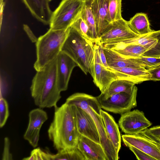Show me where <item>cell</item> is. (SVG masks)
<instances>
[{"instance_id": "7402d4cb", "label": "cell", "mask_w": 160, "mask_h": 160, "mask_svg": "<svg viewBox=\"0 0 160 160\" xmlns=\"http://www.w3.org/2000/svg\"><path fill=\"white\" fill-rule=\"evenodd\" d=\"M131 29L139 35L152 32L147 14L143 12L137 13L128 21Z\"/></svg>"}, {"instance_id": "74e56055", "label": "cell", "mask_w": 160, "mask_h": 160, "mask_svg": "<svg viewBox=\"0 0 160 160\" xmlns=\"http://www.w3.org/2000/svg\"><path fill=\"white\" fill-rule=\"evenodd\" d=\"M85 1L91 2L92 0H84Z\"/></svg>"}, {"instance_id": "603a6c76", "label": "cell", "mask_w": 160, "mask_h": 160, "mask_svg": "<svg viewBox=\"0 0 160 160\" xmlns=\"http://www.w3.org/2000/svg\"><path fill=\"white\" fill-rule=\"evenodd\" d=\"M80 16L88 25L91 38L95 43L98 40L95 19L91 7L90 2L84 0Z\"/></svg>"}, {"instance_id": "9a60e30c", "label": "cell", "mask_w": 160, "mask_h": 160, "mask_svg": "<svg viewBox=\"0 0 160 160\" xmlns=\"http://www.w3.org/2000/svg\"><path fill=\"white\" fill-rule=\"evenodd\" d=\"M124 144L132 146L146 153L156 159L160 160V151L148 138L141 134H125L121 136Z\"/></svg>"}, {"instance_id": "f1b7e54d", "label": "cell", "mask_w": 160, "mask_h": 160, "mask_svg": "<svg viewBox=\"0 0 160 160\" xmlns=\"http://www.w3.org/2000/svg\"><path fill=\"white\" fill-rule=\"evenodd\" d=\"M52 154L43 151L39 147L32 150L30 156L24 158L23 160H51Z\"/></svg>"}, {"instance_id": "cb8c5ba5", "label": "cell", "mask_w": 160, "mask_h": 160, "mask_svg": "<svg viewBox=\"0 0 160 160\" xmlns=\"http://www.w3.org/2000/svg\"><path fill=\"white\" fill-rule=\"evenodd\" d=\"M110 67L119 72L130 76L137 80L140 84L143 82L150 80V74L146 68Z\"/></svg>"}, {"instance_id": "836d02e7", "label": "cell", "mask_w": 160, "mask_h": 160, "mask_svg": "<svg viewBox=\"0 0 160 160\" xmlns=\"http://www.w3.org/2000/svg\"><path fill=\"white\" fill-rule=\"evenodd\" d=\"M150 74V81H160V65L147 69Z\"/></svg>"}, {"instance_id": "ffe728a7", "label": "cell", "mask_w": 160, "mask_h": 160, "mask_svg": "<svg viewBox=\"0 0 160 160\" xmlns=\"http://www.w3.org/2000/svg\"><path fill=\"white\" fill-rule=\"evenodd\" d=\"M103 49L107 63L110 67L146 68L131 58H125L114 51L103 47Z\"/></svg>"}, {"instance_id": "8fae6325", "label": "cell", "mask_w": 160, "mask_h": 160, "mask_svg": "<svg viewBox=\"0 0 160 160\" xmlns=\"http://www.w3.org/2000/svg\"><path fill=\"white\" fill-rule=\"evenodd\" d=\"M71 105L74 111L77 128L79 134L100 144L98 132L91 116L81 108L74 104Z\"/></svg>"}, {"instance_id": "d4e9b609", "label": "cell", "mask_w": 160, "mask_h": 160, "mask_svg": "<svg viewBox=\"0 0 160 160\" xmlns=\"http://www.w3.org/2000/svg\"><path fill=\"white\" fill-rule=\"evenodd\" d=\"M86 160V158L77 147L67 149L55 154H52L51 160Z\"/></svg>"}, {"instance_id": "83f0119b", "label": "cell", "mask_w": 160, "mask_h": 160, "mask_svg": "<svg viewBox=\"0 0 160 160\" xmlns=\"http://www.w3.org/2000/svg\"><path fill=\"white\" fill-rule=\"evenodd\" d=\"M130 58L136 62L143 65L147 69L160 65V58L139 56Z\"/></svg>"}, {"instance_id": "f546056e", "label": "cell", "mask_w": 160, "mask_h": 160, "mask_svg": "<svg viewBox=\"0 0 160 160\" xmlns=\"http://www.w3.org/2000/svg\"><path fill=\"white\" fill-rule=\"evenodd\" d=\"M9 116L8 105L6 100L1 97L0 99V127L5 125Z\"/></svg>"}, {"instance_id": "4dcf8cb0", "label": "cell", "mask_w": 160, "mask_h": 160, "mask_svg": "<svg viewBox=\"0 0 160 160\" xmlns=\"http://www.w3.org/2000/svg\"><path fill=\"white\" fill-rule=\"evenodd\" d=\"M128 147L134 154L138 160H156L153 157L134 147L132 146Z\"/></svg>"}, {"instance_id": "ab89813d", "label": "cell", "mask_w": 160, "mask_h": 160, "mask_svg": "<svg viewBox=\"0 0 160 160\" xmlns=\"http://www.w3.org/2000/svg\"></svg>"}, {"instance_id": "52a82bcc", "label": "cell", "mask_w": 160, "mask_h": 160, "mask_svg": "<svg viewBox=\"0 0 160 160\" xmlns=\"http://www.w3.org/2000/svg\"><path fill=\"white\" fill-rule=\"evenodd\" d=\"M84 0H62L52 12L50 28L53 30L67 29L80 15Z\"/></svg>"}, {"instance_id": "5b68a950", "label": "cell", "mask_w": 160, "mask_h": 160, "mask_svg": "<svg viewBox=\"0 0 160 160\" xmlns=\"http://www.w3.org/2000/svg\"><path fill=\"white\" fill-rule=\"evenodd\" d=\"M95 43L80 35L70 27L68 36L62 49L70 56L86 74L90 73Z\"/></svg>"}, {"instance_id": "ac0fdd59", "label": "cell", "mask_w": 160, "mask_h": 160, "mask_svg": "<svg viewBox=\"0 0 160 160\" xmlns=\"http://www.w3.org/2000/svg\"><path fill=\"white\" fill-rule=\"evenodd\" d=\"M90 2L99 38L109 24L107 20L108 0H92Z\"/></svg>"}, {"instance_id": "d6a6232c", "label": "cell", "mask_w": 160, "mask_h": 160, "mask_svg": "<svg viewBox=\"0 0 160 160\" xmlns=\"http://www.w3.org/2000/svg\"><path fill=\"white\" fill-rule=\"evenodd\" d=\"M95 43L97 44L98 52L100 60L103 65L108 69L112 70V69L108 64L104 52L102 44L98 40Z\"/></svg>"}, {"instance_id": "6da1fadb", "label": "cell", "mask_w": 160, "mask_h": 160, "mask_svg": "<svg viewBox=\"0 0 160 160\" xmlns=\"http://www.w3.org/2000/svg\"><path fill=\"white\" fill-rule=\"evenodd\" d=\"M54 108L53 118L48 131L53 147L59 152L77 147L80 134L72 105L65 102Z\"/></svg>"}, {"instance_id": "d590c367", "label": "cell", "mask_w": 160, "mask_h": 160, "mask_svg": "<svg viewBox=\"0 0 160 160\" xmlns=\"http://www.w3.org/2000/svg\"><path fill=\"white\" fill-rule=\"evenodd\" d=\"M23 29L32 42H36L38 39L35 36L29 26L27 25L24 24Z\"/></svg>"}, {"instance_id": "e0dca14e", "label": "cell", "mask_w": 160, "mask_h": 160, "mask_svg": "<svg viewBox=\"0 0 160 160\" xmlns=\"http://www.w3.org/2000/svg\"><path fill=\"white\" fill-rule=\"evenodd\" d=\"M22 0L35 18L44 25H49L53 12L49 0Z\"/></svg>"}, {"instance_id": "5bb4252c", "label": "cell", "mask_w": 160, "mask_h": 160, "mask_svg": "<svg viewBox=\"0 0 160 160\" xmlns=\"http://www.w3.org/2000/svg\"><path fill=\"white\" fill-rule=\"evenodd\" d=\"M118 42L140 45L147 50L142 56L160 58V30H153L147 34Z\"/></svg>"}, {"instance_id": "44dd1931", "label": "cell", "mask_w": 160, "mask_h": 160, "mask_svg": "<svg viewBox=\"0 0 160 160\" xmlns=\"http://www.w3.org/2000/svg\"><path fill=\"white\" fill-rule=\"evenodd\" d=\"M135 84L125 79H118L111 83L102 93L96 97L98 99H106L112 96L121 92H131Z\"/></svg>"}, {"instance_id": "8d00e7d4", "label": "cell", "mask_w": 160, "mask_h": 160, "mask_svg": "<svg viewBox=\"0 0 160 160\" xmlns=\"http://www.w3.org/2000/svg\"><path fill=\"white\" fill-rule=\"evenodd\" d=\"M149 131L154 136L160 138V126L153 127L149 129Z\"/></svg>"}, {"instance_id": "7c38bea8", "label": "cell", "mask_w": 160, "mask_h": 160, "mask_svg": "<svg viewBox=\"0 0 160 160\" xmlns=\"http://www.w3.org/2000/svg\"><path fill=\"white\" fill-rule=\"evenodd\" d=\"M29 118L28 126L23 138L35 148L38 145L41 128L48 119V116L45 111L39 108L31 111L29 113Z\"/></svg>"}, {"instance_id": "2e32d148", "label": "cell", "mask_w": 160, "mask_h": 160, "mask_svg": "<svg viewBox=\"0 0 160 160\" xmlns=\"http://www.w3.org/2000/svg\"><path fill=\"white\" fill-rule=\"evenodd\" d=\"M77 147L86 160H107L101 144L86 137L80 134Z\"/></svg>"}, {"instance_id": "484cf974", "label": "cell", "mask_w": 160, "mask_h": 160, "mask_svg": "<svg viewBox=\"0 0 160 160\" xmlns=\"http://www.w3.org/2000/svg\"><path fill=\"white\" fill-rule=\"evenodd\" d=\"M122 0H108L107 20L109 23L122 18Z\"/></svg>"}, {"instance_id": "4fadbf2b", "label": "cell", "mask_w": 160, "mask_h": 160, "mask_svg": "<svg viewBox=\"0 0 160 160\" xmlns=\"http://www.w3.org/2000/svg\"><path fill=\"white\" fill-rule=\"evenodd\" d=\"M78 65L68 54L61 51L56 58L57 82L61 92L66 90L73 68Z\"/></svg>"}, {"instance_id": "8992f818", "label": "cell", "mask_w": 160, "mask_h": 160, "mask_svg": "<svg viewBox=\"0 0 160 160\" xmlns=\"http://www.w3.org/2000/svg\"><path fill=\"white\" fill-rule=\"evenodd\" d=\"M90 74L93 78L94 83L99 88L101 93L104 92L111 82L118 79L128 80L135 84H140L130 76L113 68L112 70L107 69L101 61L96 43L94 44V56Z\"/></svg>"}, {"instance_id": "1f68e13d", "label": "cell", "mask_w": 160, "mask_h": 160, "mask_svg": "<svg viewBox=\"0 0 160 160\" xmlns=\"http://www.w3.org/2000/svg\"><path fill=\"white\" fill-rule=\"evenodd\" d=\"M10 142L8 137L4 138V148L3 151L2 160H12V156L10 152Z\"/></svg>"}, {"instance_id": "30bf717a", "label": "cell", "mask_w": 160, "mask_h": 160, "mask_svg": "<svg viewBox=\"0 0 160 160\" xmlns=\"http://www.w3.org/2000/svg\"><path fill=\"white\" fill-rule=\"evenodd\" d=\"M152 124L144 113L138 109L122 114L118 121V125L122 131L131 135L139 134Z\"/></svg>"}, {"instance_id": "f35d334b", "label": "cell", "mask_w": 160, "mask_h": 160, "mask_svg": "<svg viewBox=\"0 0 160 160\" xmlns=\"http://www.w3.org/2000/svg\"><path fill=\"white\" fill-rule=\"evenodd\" d=\"M51 0H49V1H51Z\"/></svg>"}, {"instance_id": "4316f807", "label": "cell", "mask_w": 160, "mask_h": 160, "mask_svg": "<svg viewBox=\"0 0 160 160\" xmlns=\"http://www.w3.org/2000/svg\"><path fill=\"white\" fill-rule=\"evenodd\" d=\"M70 27L75 29L86 39L93 42L90 37L88 27L84 20L80 16V14Z\"/></svg>"}, {"instance_id": "7a4b0ae2", "label": "cell", "mask_w": 160, "mask_h": 160, "mask_svg": "<svg viewBox=\"0 0 160 160\" xmlns=\"http://www.w3.org/2000/svg\"><path fill=\"white\" fill-rule=\"evenodd\" d=\"M30 90L35 104L39 108L57 106L61 96L57 82L56 58L37 71Z\"/></svg>"}, {"instance_id": "3957f363", "label": "cell", "mask_w": 160, "mask_h": 160, "mask_svg": "<svg viewBox=\"0 0 160 160\" xmlns=\"http://www.w3.org/2000/svg\"><path fill=\"white\" fill-rule=\"evenodd\" d=\"M65 102L78 106L90 114L96 125L100 144L104 151L107 160H118V154L106 132L100 113L101 108L96 97L85 93L78 92L69 97Z\"/></svg>"}, {"instance_id": "e575fe53", "label": "cell", "mask_w": 160, "mask_h": 160, "mask_svg": "<svg viewBox=\"0 0 160 160\" xmlns=\"http://www.w3.org/2000/svg\"><path fill=\"white\" fill-rule=\"evenodd\" d=\"M148 138L151 141L158 143L160 145V138L153 135L147 128L140 133Z\"/></svg>"}, {"instance_id": "d6986e66", "label": "cell", "mask_w": 160, "mask_h": 160, "mask_svg": "<svg viewBox=\"0 0 160 160\" xmlns=\"http://www.w3.org/2000/svg\"><path fill=\"white\" fill-rule=\"evenodd\" d=\"M100 113L108 137L118 154L121 147L122 137L118 126L114 118L109 114L102 109Z\"/></svg>"}, {"instance_id": "ba28073f", "label": "cell", "mask_w": 160, "mask_h": 160, "mask_svg": "<svg viewBox=\"0 0 160 160\" xmlns=\"http://www.w3.org/2000/svg\"><path fill=\"white\" fill-rule=\"evenodd\" d=\"M138 90L135 85L131 92H121L113 95L106 99H97L101 108L121 115L137 106Z\"/></svg>"}, {"instance_id": "9c48e42d", "label": "cell", "mask_w": 160, "mask_h": 160, "mask_svg": "<svg viewBox=\"0 0 160 160\" xmlns=\"http://www.w3.org/2000/svg\"><path fill=\"white\" fill-rule=\"evenodd\" d=\"M122 18L110 23L98 39L102 44H112L138 37Z\"/></svg>"}, {"instance_id": "277c9868", "label": "cell", "mask_w": 160, "mask_h": 160, "mask_svg": "<svg viewBox=\"0 0 160 160\" xmlns=\"http://www.w3.org/2000/svg\"><path fill=\"white\" fill-rule=\"evenodd\" d=\"M70 27L62 30L50 28L36 42V60L34 68L37 71L56 58L62 51Z\"/></svg>"}]
</instances>
